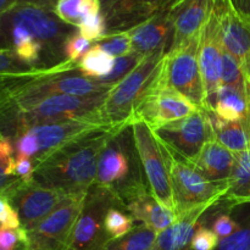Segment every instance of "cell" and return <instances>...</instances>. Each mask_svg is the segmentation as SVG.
Wrapping results in <instances>:
<instances>
[{
	"label": "cell",
	"instance_id": "d6986e66",
	"mask_svg": "<svg viewBox=\"0 0 250 250\" xmlns=\"http://www.w3.org/2000/svg\"><path fill=\"white\" fill-rule=\"evenodd\" d=\"M170 9L127 31L131 37L132 53L146 56L166 48V43L168 39L172 41L173 34Z\"/></svg>",
	"mask_w": 250,
	"mask_h": 250
},
{
	"label": "cell",
	"instance_id": "4316f807",
	"mask_svg": "<svg viewBox=\"0 0 250 250\" xmlns=\"http://www.w3.org/2000/svg\"><path fill=\"white\" fill-rule=\"evenodd\" d=\"M116 59L105 51L99 44H94L78 62V70L84 77L100 80L111 72Z\"/></svg>",
	"mask_w": 250,
	"mask_h": 250
},
{
	"label": "cell",
	"instance_id": "f35d334b",
	"mask_svg": "<svg viewBox=\"0 0 250 250\" xmlns=\"http://www.w3.org/2000/svg\"><path fill=\"white\" fill-rule=\"evenodd\" d=\"M26 238V232L22 229H10L0 227V249L16 250L19 244H22Z\"/></svg>",
	"mask_w": 250,
	"mask_h": 250
},
{
	"label": "cell",
	"instance_id": "7bdbcfd3",
	"mask_svg": "<svg viewBox=\"0 0 250 250\" xmlns=\"http://www.w3.org/2000/svg\"><path fill=\"white\" fill-rule=\"evenodd\" d=\"M15 175L23 183H32L34 181V164L29 158L17 156L15 165Z\"/></svg>",
	"mask_w": 250,
	"mask_h": 250
},
{
	"label": "cell",
	"instance_id": "836d02e7",
	"mask_svg": "<svg viewBox=\"0 0 250 250\" xmlns=\"http://www.w3.org/2000/svg\"><path fill=\"white\" fill-rule=\"evenodd\" d=\"M215 250H250V215L237 232L227 238L220 239Z\"/></svg>",
	"mask_w": 250,
	"mask_h": 250
},
{
	"label": "cell",
	"instance_id": "b9f144b4",
	"mask_svg": "<svg viewBox=\"0 0 250 250\" xmlns=\"http://www.w3.org/2000/svg\"><path fill=\"white\" fill-rule=\"evenodd\" d=\"M16 151L17 156H24V158H36L38 154V143L36 138L29 133L28 131H24L16 141Z\"/></svg>",
	"mask_w": 250,
	"mask_h": 250
},
{
	"label": "cell",
	"instance_id": "9c48e42d",
	"mask_svg": "<svg viewBox=\"0 0 250 250\" xmlns=\"http://www.w3.org/2000/svg\"><path fill=\"white\" fill-rule=\"evenodd\" d=\"M159 141L177 158L193 165L205 143L215 138L210 114L198 110L190 116L154 129Z\"/></svg>",
	"mask_w": 250,
	"mask_h": 250
},
{
	"label": "cell",
	"instance_id": "bcb514c9",
	"mask_svg": "<svg viewBox=\"0 0 250 250\" xmlns=\"http://www.w3.org/2000/svg\"><path fill=\"white\" fill-rule=\"evenodd\" d=\"M17 5V0H0V17Z\"/></svg>",
	"mask_w": 250,
	"mask_h": 250
},
{
	"label": "cell",
	"instance_id": "83f0119b",
	"mask_svg": "<svg viewBox=\"0 0 250 250\" xmlns=\"http://www.w3.org/2000/svg\"><path fill=\"white\" fill-rule=\"evenodd\" d=\"M156 237L158 233L153 229L146 225H139L122 238L110 241L103 250H151Z\"/></svg>",
	"mask_w": 250,
	"mask_h": 250
},
{
	"label": "cell",
	"instance_id": "ffe728a7",
	"mask_svg": "<svg viewBox=\"0 0 250 250\" xmlns=\"http://www.w3.org/2000/svg\"><path fill=\"white\" fill-rule=\"evenodd\" d=\"M234 161V153L225 148L216 138H212L203 146L193 166L208 181L229 189V180L233 170Z\"/></svg>",
	"mask_w": 250,
	"mask_h": 250
},
{
	"label": "cell",
	"instance_id": "d590c367",
	"mask_svg": "<svg viewBox=\"0 0 250 250\" xmlns=\"http://www.w3.org/2000/svg\"><path fill=\"white\" fill-rule=\"evenodd\" d=\"M220 243V238L214 233L212 229L204 227L203 225H198L192 242L190 249L192 250H215Z\"/></svg>",
	"mask_w": 250,
	"mask_h": 250
},
{
	"label": "cell",
	"instance_id": "277c9868",
	"mask_svg": "<svg viewBox=\"0 0 250 250\" xmlns=\"http://www.w3.org/2000/svg\"><path fill=\"white\" fill-rule=\"evenodd\" d=\"M105 95L75 97L55 94L44 97L31 104L17 107L16 116L19 129L23 133L26 129L39 125L85 117H99V109L104 103Z\"/></svg>",
	"mask_w": 250,
	"mask_h": 250
},
{
	"label": "cell",
	"instance_id": "9a60e30c",
	"mask_svg": "<svg viewBox=\"0 0 250 250\" xmlns=\"http://www.w3.org/2000/svg\"><path fill=\"white\" fill-rule=\"evenodd\" d=\"M198 110L193 103L175 90H151L134 111L131 124L136 120H142L156 129L186 119Z\"/></svg>",
	"mask_w": 250,
	"mask_h": 250
},
{
	"label": "cell",
	"instance_id": "60d3db41",
	"mask_svg": "<svg viewBox=\"0 0 250 250\" xmlns=\"http://www.w3.org/2000/svg\"><path fill=\"white\" fill-rule=\"evenodd\" d=\"M24 65L10 49H0V73L23 72Z\"/></svg>",
	"mask_w": 250,
	"mask_h": 250
},
{
	"label": "cell",
	"instance_id": "7dc6e473",
	"mask_svg": "<svg viewBox=\"0 0 250 250\" xmlns=\"http://www.w3.org/2000/svg\"><path fill=\"white\" fill-rule=\"evenodd\" d=\"M0 250H1V249H0Z\"/></svg>",
	"mask_w": 250,
	"mask_h": 250
},
{
	"label": "cell",
	"instance_id": "7c38bea8",
	"mask_svg": "<svg viewBox=\"0 0 250 250\" xmlns=\"http://www.w3.org/2000/svg\"><path fill=\"white\" fill-rule=\"evenodd\" d=\"M14 21L23 24L37 41L43 44L44 50L53 53L62 49L66 39L73 33L72 26L61 21L54 11L28 4H17L6 12Z\"/></svg>",
	"mask_w": 250,
	"mask_h": 250
},
{
	"label": "cell",
	"instance_id": "e0dca14e",
	"mask_svg": "<svg viewBox=\"0 0 250 250\" xmlns=\"http://www.w3.org/2000/svg\"><path fill=\"white\" fill-rule=\"evenodd\" d=\"M124 198L126 203L125 207L131 216L155 233H161L177 220L175 212L161 205L151 193L146 192L142 183H133L127 187Z\"/></svg>",
	"mask_w": 250,
	"mask_h": 250
},
{
	"label": "cell",
	"instance_id": "603a6c76",
	"mask_svg": "<svg viewBox=\"0 0 250 250\" xmlns=\"http://www.w3.org/2000/svg\"><path fill=\"white\" fill-rule=\"evenodd\" d=\"M211 112L224 121H247L249 116L247 94L237 88L222 84L216 94Z\"/></svg>",
	"mask_w": 250,
	"mask_h": 250
},
{
	"label": "cell",
	"instance_id": "4fadbf2b",
	"mask_svg": "<svg viewBox=\"0 0 250 250\" xmlns=\"http://www.w3.org/2000/svg\"><path fill=\"white\" fill-rule=\"evenodd\" d=\"M224 45L220 32L216 2L211 15L203 27L199 41V65L207 92L208 111H211L216 94L221 87V66Z\"/></svg>",
	"mask_w": 250,
	"mask_h": 250
},
{
	"label": "cell",
	"instance_id": "e575fe53",
	"mask_svg": "<svg viewBox=\"0 0 250 250\" xmlns=\"http://www.w3.org/2000/svg\"><path fill=\"white\" fill-rule=\"evenodd\" d=\"M92 48V43L83 38L80 32H73L63 43V53L66 55V61L71 63L80 62V59L83 58L85 53Z\"/></svg>",
	"mask_w": 250,
	"mask_h": 250
},
{
	"label": "cell",
	"instance_id": "d4e9b609",
	"mask_svg": "<svg viewBox=\"0 0 250 250\" xmlns=\"http://www.w3.org/2000/svg\"><path fill=\"white\" fill-rule=\"evenodd\" d=\"M234 155L236 161L224 199L231 205L250 204V149Z\"/></svg>",
	"mask_w": 250,
	"mask_h": 250
},
{
	"label": "cell",
	"instance_id": "ab89813d",
	"mask_svg": "<svg viewBox=\"0 0 250 250\" xmlns=\"http://www.w3.org/2000/svg\"><path fill=\"white\" fill-rule=\"evenodd\" d=\"M239 227H241L239 222L234 221L229 215L222 214L215 219L214 224H212V231L220 239H224L238 231Z\"/></svg>",
	"mask_w": 250,
	"mask_h": 250
},
{
	"label": "cell",
	"instance_id": "f6af8a7d",
	"mask_svg": "<svg viewBox=\"0 0 250 250\" xmlns=\"http://www.w3.org/2000/svg\"><path fill=\"white\" fill-rule=\"evenodd\" d=\"M233 6L241 12L243 16L250 20V0H231Z\"/></svg>",
	"mask_w": 250,
	"mask_h": 250
},
{
	"label": "cell",
	"instance_id": "7a4b0ae2",
	"mask_svg": "<svg viewBox=\"0 0 250 250\" xmlns=\"http://www.w3.org/2000/svg\"><path fill=\"white\" fill-rule=\"evenodd\" d=\"M165 48L144 56L138 66L106 93L99 117L111 126H131L134 111L151 92L163 65Z\"/></svg>",
	"mask_w": 250,
	"mask_h": 250
},
{
	"label": "cell",
	"instance_id": "d6a6232c",
	"mask_svg": "<svg viewBox=\"0 0 250 250\" xmlns=\"http://www.w3.org/2000/svg\"><path fill=\"white\" fill-rule=\"evenodd\" d=\"M77 28L81 36L87 39V41H89L90 43L92 42H99L100 39L104 38L107 34L106 21H105L102 12L92 15L88 19H85Z\"/></svg>",
	"mask_w": 250,
	"mask_h": 250
},
{
	"label": "cell",
	"instance_id": "ee69618b",
	"mask_svg": "<svg viewBox=\"0 0 250 250\" xmlns=\"http://www.w3.org/2000/svg\"><path fill=\"white\" fill-rule=\"evenodd\" d=\"M58 1L59 0H17V4L34 5V6L43 7V9L54 11V7H55L56 2Z\"/></svg>",
	"mask_w": 250,
	"mask_h": 250
},
{
	"label": "cell",
	"instance_id": "5b68a950",
	"mask_svg": "<svg viewBox=\"0 0 250 250\" xmlns=\"http://www.w3.org/2000/svg\"><path fill=\"white\" fill-rule=\"evenodd\" d=\"M164 149L170 172L176 216L203 205H214L225 197L227 188L211 183L194 166L181 160L165 146Z\"/></svg>",
	"mask_w": 250,
	"mask_h": 250
},
{
	"label": "cell",
	"instance_id": "30bf717a",
	"mask_svg": "<svg viewBox=\"0 0 250 250\" xmlns=\"http://www.w3.org/2000/svg\"><path fill=\"white\" fill-rule=\"evenodd\" d=\"M120 200L116 189L98 187L88 193L82 212L76 222L68 250H103L111 239L104 229V220L111 203Z\"/></svg>",
	"mask_w": 250,
	"mask_h": 250
},
{
	"label": "cell",
	"instance_id": "8fae6325",
	"mask_svg": "<svg viewBox=\"0 0 250 250\" xmlns=\"http://www.w3.org/2000/svg\"><path fill=\"white\" fill-rule=\"evenodd\" d=\"M21 220V227L29 229L51 214L65 199L66 194L54 188L45 187L36 181L21 182L5 193Z\"/></svg>",
	"mask_w": 250,
	"mask_h": 250
},
{
	"label": "cell",
	"instance_id": "1f68e13d",
	"mask_svg": "<svg viewBox=\"0 0 250 250\" xmlns=\"http://www.w3.org/2000/svg\"><path fill=\"white\" fill-rule=\"evenodd\" d=\"M144 59V56L138 55V54H131V55H126V56H121V58H117L115 60V65L114 68L111 70V72L109 73L105 77L100 78V82L106 83V84L114 85L116 84L117 82L122 80V78L126 77L132 70H133L136 66L139 65L142 60Z\"/></svg>",
	"mask_w": 250,
	"mask_h": 250
},
{
	"label": "cell",
	"instance_id": "44dd1931",
	"mask_svg": "<svg viewBox=\"0 0 250 250\" xmlns=\"http://www.w3.org/2000/svg\"><path fill=\"white\" fill-rule=\"evenodd\" d=\"M211 207V204L203 205L177 216L172 226L158 234L151 250H192L190 242L200 217Z\"/></svg>",
	"mask_w": 250,
	"mask_h": 250
},
{
	"label": "cell",
	"instance_id": "6da1fadb",
	"mask_svg": "<svg viewBox=\"0 0 250 250\" xmlns=\"http://www.w3.org/2000/svg\"><path fill=\"white\" fill-rule=\"evenodd\" d=\"M125 128L116 127L61 149L34 167V181L63 194H87L97 182L103 151Z\"/></svg>",
	"mask_w": 250,
	"mask_h": 250
},
{
	"label": "cell",
	"instance_id": "4dcf8cb0",
	"mask_svg": "<svg viewBox=\"0 0 250 250\" xmlns=\"http://www.w3.org/2000/svg\"><path fill=\"white\" fill-rule=\"evenodd\" d=\"M105 51L117 58L121 56L131 55L132 53V42L128 32H119V33H109L97 42Z\"/></svg>",
	"mask_w": 250,
	"mask_h": 250
},
{
	"label": "cell",
	"instance_id": "5bb4252c",
	"mask_svg": "<svg viewBox=\"0 0 250 250\" xmlns=\"http://www.w3.org/2000/svg\"><path fill=\"white\" fill-rule=\"evenodd\" d=\"M178 0H100L107 34L126 32L166 11Z\"/></svg>",
	"mask_w": 250,
	"mask_h": 250
},
{
	"label": "cell",
	"instance_id": "f546056e",
	"mask_svg": "<svg viewBox=\"0 0 250 250\" xmlns=\"http://www.w3.org/2000/svg\"><path fill=\"white\" fill-rule=\"evenodd\" d=\"M237 88L247 94V83L238 61L224 49L221 66V85Z\"/></svg>",
	"mask_w": 250,
	"mask_h": 250
},
{
	"label": "cell",
	"instance_id": "52a82bcc",
	"mask_svg": "<svg viewBox=\"0 0 250 250\" xmlns=\"http://www.w3.org/2000/svg\"><path fill=\"white\" fill-rule=\"evenodd\" d=\"M129 127H132L134 146L146 171L150 193L161 205L175 212L170 172L164 146L146 121L136 120Z\"/></svg>",
	"mask_w": 250,
	"mask_h": 250
},
{
	"label": "cell",
	"instance_id": "74e56055",
	"mask_svg": "<svg viewBox=\"0 0 250 250\" xmlns=\"http://www.w3.org/2000/svg\"><path fill=\"white\" fill-rule=\"evenodd\" d=\"M15 165H16V159L12 160L0 159V194H5L21 182L20 178H14V176H16Z\"/></svg>",
	"mask_w": 250,
	"mask_h": 250
},
{
	"label": "cell",
	"instance_id": "3957f363",
	"mask_svg": "<svg viewBox=\"0 0 250 250\" xmlns=\"http://www.w3.org/2000/svg\"><path fill=\"white\" fill-rule=\"evenodd\" d=\"M199 36L165 54L151 90L170 89L187 98L199 110H207V92L199 65Z\"/></svg>",
	"mask_w": 250,
	"mask_h": 250
},
{
	"label": "cell",
	"instance_id": "2e32d148",
	"mask_svg": "<svg viewBox=\"0 0 250 250\" xmlns=\"http://www.w3.org/2000/svg\"><path fill=\"white\" fill-rule=\"evenodd\" d=\"M216 6L224 49L238 61L244 77H250V20L231 0H216Z\"/></svg>",
	"mask_w": 250,
	"mask_h": 250
},
{
	"label": "cell",
	"instance_id": "8d00e7d4",
	"mask_svg": "<svg viewBox=\"0 0 250 250\" xmlns=\"http://www.w3.org/2000/svg\"><path fill=\"white\" fill-rule=\"evenodd\" d=\"M0 227L10 229H21L19 214L5 194H0Z\"/></svg>",
	"mask_w": 250,
	"mask_h": 250
},
{
	"label": "cell",
	"instance_id": "8992f818",
	"mask_svg": "<svg viewBox=\"0 0 250 250\" xmlns=\"http://www.w3.org/2000/svg\"><path fill=\"white\" fill-rule=\"evenodd\" d=\"M87 194L66 195L61 204L38 225L24 229L21 250H68L76 222L84 207Z\"/></svg>",
	"mask_w": 250,
	"mask_h": 250
},
{
	"label": "cell",
	"instance_id": "484cf974",
	"mask_svg": "<svg viewBox=\"0 0 250 250\" xmlns=\"http://www.w3.org/2000/svg\"><path fill=\"white\" fill-rule=\"evenodd\" d=\"M102 12L100 0H59L54 14L66 24L78 27L85 19Z\"/></svg>",
	"mask_w": 250,
	"mask_h": 250
},
{
	"label": "cell",
	"instance_id": "f1b7e54d",
	"mask_svg": "<svg viewBox=\"0 0 250 250\" xmlns=\"http://www.w3.org/2000/svg\"><path fill=\"white\" fill-rule=\"evenodd\" d=\"M133 224V217L124 214L115 208H110L105 215L104 229L110 239L115 241V239L122 238L126 234H128L134 229Z\"/></svg>",
	"mask_w": 250,
	"mask_h": 250
},
{
	"label": "cell",
	"instance_id": "ba28073f",
	"mask_svg": "<svg viewBox=\"0 0 250 250\" xmlns=\"http://www.w3.org/2000/svg\"><path fill=\"white\" fill-rule=\"evenodd\" d=\"M116 127L126 128L122 126H111L102 121L99 117L67 120L31 127L26 131H28L38 143V154L33 159L34 167L71 144Z\"/></svg>",
	"mask_w": 250,
	"mask_h": 250
},
{
	"label": "cell",
	"instance_id": "7402d4cb",
	"mask_svg": "<svg viewBox=\"0 0 250 250\" xmlns=\"http://www.w3.org/2000/svg\"><path fill=\"white\" fill-rule=\"evenodd\" d=\"M111 144V143H110ZM107 146L98 161L97 186L105 189H115V183L124 180L129 171L128 159L116 146Z\"/></svg>",
	"mask_w": 250,
	"mask_h": 250
},
{
	"label": "cell",
	"instance_id": "ac0fdd59",
	"mask_svg": "<svg viewBox=\"0 0 250 250\" xmlns=\"http://www.w3.org/2000/svg\"><path fill=\"white\" fill-rule=\"evenodd\" d=\"M216 0H178L170 9L173 34L170 49L199 36L211 15Z\"/></svg>",
	"mask_w": 250,
	"mask_h": 250
},
{
	"label": "cell",
	"instance_id": "cb8c5ba5",
	"mask_svg": "<svg viewBox=\"0 0 250 250\" xmlns=\"http://www.w3.org/2000/svg\"><path fill=\"white\" fill-rule=\"evenodd\" d=\"M215 138L232 153H241L250 149V126L246 120L229 122L209 111Z\"/></svg>",
	"mask_w": 250,
	"mask_h": 250
}]
</instances>
